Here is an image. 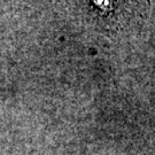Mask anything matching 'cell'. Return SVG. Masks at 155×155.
Segmentation results:
<instances>
[{"label":"cell","instance_id":"6da1fadb","mask_svg":"<svg viewBox=\"0 0 155 155\" xmlns=\"http://www.w3.org/2000/svg\"><path fill=\"white\" fill-rule=\"evenodd\" d=\"M90 4L102 25L115 32L139 29L150 13V0H90Z\"/></svg>","mask_w":155,"mask_h":155}]
</instances>
